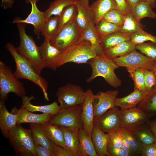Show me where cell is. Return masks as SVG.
I'll return each instance as SVG.
<instances>
[{
    "instance_id": "1",
    "label": "cell",
    "mask_w": 156,
    "mask_h": 156,
    "mask_svg": "<svg viewBox=\"0 0 156 156\" xmlns=\"http://www.w3.org/2000/svg\"><path fill=\"white\" fill-rule=\"evenodd\" d=\"M5 47L16 64V69L14 72L15 77L18 79H26L34 83L42 90L44 99L49 101L47 92L48 85L47 80L36 72L26 58L18 53L16 48L12 44L8 42Z\"/></svg>"
},
{
    "instance_id": "2",
    "label": "cell",
    "mask_w": 156,
    "mask_h": 156,
    "mask_svg": "<svg viewBox=\"0 0 156 156\" xmlns=\"http://www.w3.org/2000/svg\"><path fill=\"white\" fill-rule=\"evenodd\" d=\"M91 66L92 73L86 81L90 83L96 77H102L110 86L117 88L121 84V80L116 75L114 71L119 66L113 60L107 57L104 53L97 55L88 62Z\"/></svg>"
},
{
    "instance_id": "3",
    "label": "cell",
    "mask_w": 156,
    "mask_h": 156,
    "mask_svg": "<svg viewBox=\"0 0 156 156\" xmlns=\"http://www.w3.org/2000/svg\"><path fill=\"white\" fill-rule=\"evenodd\" d=\"M16 23L20 40V44L16 49L19 53L30 62L36 72L40 75L45 67L41 58L39 47L32 37L27 34L25 23Z\"/></svg>"
},
{
    "instance_id": "4",
    "label": "cell",
    "mask_w": 156,
    "mask_h": 156,
    "mask_svg": "<svg viewBox=\"0 0 156 156\" xmlns=\"http://www.w3.org/2000/svg\"><path fill=\"white\" fill-rule=\"evenodd\" d=\"M97 55L96 48L88 42L83 41L61 51L57 66L60 67L68 62L88 63L89 60Z\"/></svg>"
},
{
    "instance_id": "5",
    "label": "cell",
    "mask_w": 156,
    "mask_h": 156,
    "mask_svg": "<svg viewBox=\"0 0 156 156\" xmlns=\"http://www.w3.org/2000/svg\"><path fill=\"white\" fill-rule=\"evenodd\" d=\"M16 155L23 156H36L35 144L30 129L17 124L10 131L8 137Z\"/></svg>"
},
{
    "instance_id": "6",
    "label": "cell",
    "mask_w": 156,
    "mask_h": 156,
    "mask_svg": "<svg viewBox=\"0 0 156 156\" xmlns=\"http://www.w3.org/2000/svg\"><path fill=\"white\" fill-rule=\"evenodd\" d=\"M12 92L21 98L25 96V88L23 83L14 76L11 68L0 61V98L5 102L8 94Z\"/></svg>"
},
{
    "instance_id": "7",
    "label": "cell",
    "mask_w": 156,
    "mask_h": 156,
    "mask_svg": "<svg viewBox=\"0 0 156 156\" xmlns=\"http://www.w3.org/2000/svg\"><path fill=\"white\" fill-rule=\"evenodd\" d=\"M75 18L59 29L54 37L50 40L51 44L61 51L77 44L81 36L82 31L77 25Z\"/></svg>"
},
{
    "instance_id": "8",
    "label": "cell",
    "mask_w": 156,
    "mask_h": 156,
    "mask_svg": "<svg viewBox=\"0 0 156 156\" xmlns=\"http://www.w3.org/2000/svg\"><path fill=\"white\" fill-rule=\"evenodd\" d=\"M61 109L81 105L85 95V92L79 86L68 83L59 87L56 94Z\"/></svg>"
},
{
    "instance_id": "9",
    "label": "cell",
    "mask_w": 156,
    "mask_h": 156,
    "mask_svg": "<svg viewBox=\"0 0 156 156\" xmlns=\"http://www.w3.org/2000/svg\"><path fill=\"white\" fill-rule=\"evenodd\" d=\"M81 105H78L65 109H61L49 121L51 124L60 127L83 128L81 117Z\"/></svg>"
},
{
    "instance_id": "10",
    "label": "cell",
    "mask_w": 156,
    "mask_h": 156,
    "mask_svg": "<svg viewBox=\"0 0 156 156\" xmlns=\"http://www.w3.org/2000/svg\"><path fill=\"white\" fill-rule=\"evenodd\" d=\"M120 128L132 130L148 125L152 116L138 107L120 110Z\"/></svg>"
},
{
    "instance_id": "11",
    "label": "cell",
    "mask_w": 156,
    "mask_h": 156,
    "mask_svg": "<svg viewBox=\"0 0 156 156\" xmlns=\"http://www.w3.org/2000/svg\"><path fill=\"white\" fill-rule=\"evenodd\" d=\"M113 60L119 67L127 68L140 67L150 70H153L156 62L135 49L125 56L116 58Z\"/></svg>"
},
{
    "instance_id": "12",
    "label": "cell",
    "mask_w": 156,
    "mask_h": 156,
    "mask_svg": "<svg viewBox=\"0 0 156 156\" xmlns=\"http://www.w3.org/2000/svg\"><path fill=\"white\" fill-rule=\"evenodd\" d=\"M118 93L117 90H110L99 92L94 95L93 102L94 119L100 117L109 109L116 106L115 100Z\"/></svg>"
},
{
    "instance_id": "13",
    "label": "cell",
    "mask_w": 156,
    "mask_h": 156,
    "mask_svg": "<svg viewBox=\"0 0 156 156\" xmlns=\"http://www.w3.org/2000/svg\"><path fill=\"white\" fill-rule=\"evenodd\" d=\"M120 110L115 106L94 119V125L103 132L109 133L120 128Z\"/></svg>"
},
{
    "instance_id": "14",
    "label": "cell",
    "mask_w": 156,
    "mask_h": 156,
    "mask_svg": "<svg viewBox=\"0 0 156 156\" xmlns=\"http://www.w3.org/2000/svg\"><path fill=\"white\" fill-rule=\"evenodd\" d=\"M39 0H25L27 3H30L31 6L30 14L25 19L22 20L18 17H15L13 23H21L32 25L34 27V31L38 38L41 34L42 27L46 19L45 18L43 12L38 9L36 3Z\"/></svg>"
},
{
    "instance_id": "15",
    "label": "cell",
    "mask_w": 156,
    "mask_h": 156,
    "mask_svg": "<svg viewBox=\"0 0 156 156\" xmlns=\"http://www.w3.org/2000/svg\"><path fill=\"white\" fill-rule=\"evenodd\" d=\"M85 92V98L82 105L81 117L84 129L91 137L94 126V112L93 102L94 95L90 89Z\"/></svg>"
},
{
    "instance_id": "16",
    "label": "cell",
    "mask_w": 156,
    "mask_h": 156,
    "mask_svg": "<svg viewBox=\"0 0 156 156\" xmlns=\"http://www.w3.org/2000/svg\"><path fill=\"white\" fill-rule=\"evenodd\" d=\"M42 61L45 67L56 70L61 51L53 46L50 40L44 39L43 42L39 47Z\"/></svg>"
},
{
    "instance_id": "17",
    "label": "cell",
    "mask_w": 156,
    "mask_h": 156,
    "mask_svg": "<svg viewBox=\"0 0 156 156\" xmlns=\"http://www.w3.org/2000/svg\"><path fill=\"white\" fill-rule=\"evenodd\" d=\"M10 112L16 115L17 124L25 123L41 124L49 121L53 116L46 114H35L22 106L19 109L14 107Z\"/></svg>"
},
{
    "instance_id": "18",
    "label": "cell",
    "mask_w": 156,
    "mask_h": 156,
    "mask_svg": "<svg viewBox=\"0 0 156 156\" xmlns=\"http://www.w3.org/2000/svg\"><path fill=\"white\" fill-rule=\"evenodd\" d=\"M63 130L65 148L73 156H79V140L78 128L61 127Z\"/></svg>"
},
{
    "instance_id": "19",
    "label": "cell",
    "mask_w": 156,
    "mask_h": 156,
    "mask_svg": "<svg viewBox=\"0 0 156 156\" xmlns=\"http://www.w3.org/2000/svg\"><path fill=\"white\" fill-rule=\"evenodd\" d=\"M16 115L9 112L5 102H0V128L3 136L8 138L11 130L17 125Z\"/></svg>"
},
{
    "instance_id": "20",
    "label": "cell",
    "mask_w": 156,
    "mask_h": 156,
    "mask_svg": "<svg viewBox=\"0 0 156 156\" xmlns=\"http://www.w3.org/2000/svg\"><path fill=\"white\" fill-rule=\"evenodd\" d=\"M77 12L75 18L76 24L83 32L91 23H95L94 14L90 7H87L78 0L76 3Z\"/></svg>"
},
{
    "instance_id": "21",
    "label": "cell",
    "mask_w": 156,
    "mask_h": 156,
    "mask_svg": "<svg viewBox=\"0 0 156 156\" xmlns=\"http://www.w3.org/2000/svg\"><path fill=\"white\" fill-rule=\"evenodd\" d=\"M21 98L22 104L21 106L32 112H39L53 116L56 114L61 109L60 106L56 101L47 105L37 106L32 105L30 103L32 100L35 99L32 95L30 97L25 96Z\"/></svg>"
},
{
    "instance_id": "22",
    "label": "cell",
    "mask_w": 156,
    "mask_h": 156,
    "mask_svg": "<svg viewBox=\"0 0 156 156\" xmlns=\"http://www.w3.org/2000/svg\"><path fill=\"white\" fill-rule=\"evenodd\" d=\"M145 91L134 88L133 91L128 95L122 98H116L115 105L121 109H127L137 107L139 103L148 94Z\"/></svg>"
},
{
    "instance_id": "23",
    "label": "cell",
    "mask_w": 156,
    "mask_h": 156,
    "mask_svg": "<svg viewBox=\"0 0 156 156\" xmlns=\"http://www.w3.org/2000/svg\"><path fill=\"white\" fill-rule=\"evenodd\" d=\"M90 7L94 14L95 25L99 23L109 11L113 9H118L115 0H96Z\"/></svg>"
},
{
    "instance_id": "24",
    "label": "cell",
    "mask_w": 156,
    "mask_h": 156,
    "mask_svg": "<svg viewBox=\"0 0 156 156\" xmlns=\"http://www.w3.org/2000/svg\"><path fill=\"white\" fill-rule=\"evenodd\" d=\"M91 138L98 156H109L107 151L109 135L94 126Z\"/></svg>"
},
{
    "instance_id": "25",
    "label": "cell",
    "mask_w": 156,
    "mask_h": 156,
    "mask_svg": "<svg viewBox=\"0 0 156 156\" xmlns=\"http://www.w3.org/2000/svg\"><path fill=\"white\" fill-rule=\"evenodd\" d=\"M83 41L88 42L96 48L97 55H101L103 53L101 46V39L96 30L95 22L90 23L86 29L82 32L77 43Z\"/></svg>"
},
{
    "instance_id": "26",
    "label": "cell",
    "mask_w": 156,
    "mask_h": 156,
    "mask_svg": "<svg viewBox=\"0 0 156 156\" xmlns=\"http://www.w3.org/2000/svg\"><path fill=\"white\" fill-rule=\"evenodd\" d=\"M35 144L40 145L53 152L55 143L48 137L40 124L30 123Z\"/></svg>"
},
{
    "instance_id": "27",
    "label": "cell",
    "mask_w": 156,
    "mask_h": 156,
    "mask_svg": "<svg viewBox=\"0 0 156 156\" xmlns=\"http://www.w3.org/2000/svg\"><path fill=\"white\" fill-rule=\"evenodd\" d=\"M79 156H98L91 137L87 133L84 128L79 129Z\"/></svg>"
},
{
    "instance_id": "28",
    "label": "cell",
    "mask_w": 156,
    "mask_h": 156,
    "mask_svg": "<svg viewBox=\"0 0 156 156\" xmlns=\"http://www.w3.org/2000/svg\"><path fill=\"white\" fill-rule=\"evenodd\" d=\"M49 138L55 144L65 148L64 135L61 127L48 121L40 124Z\"/></svg>"
},
{
    "instance_id": "29",
    "label": "cell",
    "mask_w": 156,
    "mask_h": 156,
    "mask_svg": "<svg viewBox=\"0 0 156 156\" xmlns=\"http://www.w3.org/2000/svg\"><path fill=\"white\" fill-rule=\"evenodd\" d=\"M135 45L130 40L121 42L103 51L105 55L113 60L125 56L135 49Z\"/></svg>"
},
{
    "instance_id": "30",
    "label": "cell",
    "mask_w": 156,
    "mask_h": 156,
    "mask_svg": "<svg viewBox=\"0 0 156 156\" xmlns=\"http://www.w3.org/2000/svg\"><path fill=\"white\" fill-rule=\"evenodd\" d=\"M150 4L143 0L130 8V11L136 20L140 22L145 17L156 18V13L152 10Z\"/></svg>"
},
{
    "instance_id": "31",
    "label": "cell",
    "mask_w": 156,
    "mask_h": 156,
    "mask_svg": "<svg viewBox=\"0 0 156 156\" xmlns=\"http://www.w3.org/2000/svg\"><path fill=\"white\" fill-rule=\"evenodd\" d=\"M129 40V35L118 31L102 38L101 39V46L103 51L121 42Z\"/></svg>"
},
{
    "instance_id": "32",
    "label": "cell",
    "mask_w": 156,
    "mask_h": 156,
    "mask_svg": "<svg viewBox=\"0 0 156 156\" xmlns=\"http://www.w3.org/2000/svg\"><path fill=\"white\" fill-rule=\"evenodd\" d=\"M78 0H55L50 4L48 9L43 12L44 16L48 19L53 16H59L66 7L75 4Z\"/></svg>"
},
{
    "instance_id": "33",
    "label": "cell",
    "mask_w": 156,
    "mask_h": 156,
    "mask_svg": "<svg viewBox=\"0 0 156 156\" xmlns=\"http://www.w3.org/2000/svg\"><path fill=\"white\" fill-rule=\"evenodd\" d=\"M59 26V16H55L46 19L41 29V34L44 39L51 40L57 33Z\"/></svg>"
},
{
    "instance_id": "34",
    "label": "cell",
    "mask_w": 156,
    "mask_h": 156,
    "mask_svg": "<svg viewBox=\"0 0 156 156\" xmlns=\"http://www.w3.org/2000/svg\"><path fill=\"white\" fill-rule=\"evenodd\" d=\"M143 30L140 22L137 21L130 11L125 14L124 24L119 31L130 35L135 32Z\"/></svg>"
},
{
    "instance_id": "35",
    "label": "cell",
    "mask_w": 156,
    "mask_h": 156,
    "mask_svg": "<svg viewBox=\"0 0 156 156\" xmlns=\"http://www.w3.org/2000/svg\"><path fill=\"white\" fill-rule=\"evenodd\" d=\"M129 131L134 134L142 144H149L156 142V137L148 125Z\"/></svg>"
},
{
    "instance_id": "36",
    "label": "cell",
    "mask_w": 156,
    "mask_h": 156,
    "mask_svg": "<svg viewBox=\"0 0 156 156\" xmlns=\"http://www.w3.org/2000/svg\"><path fill=\"white\" fill-rule=\"evenodd\" d=\"M137 106L143 111L154 116L156 113V90L148 93Z\"/></svg>"
},
{
    "instance_id": "37",
    "label": "cell",
    "mask_w": 156,
    "mask_h": 156,
    "mask_svg": "<svg viewBox=\"0 0 156 156\" xmlns=\"http://www.w3.org/2000/svg\"><path fill=\"white\" fill-rule=\"evenodd\" d=\"M127 69L130 77L133 81L134 88L145 91L144 81L145 69L140 67L127 68Z\"/></svg>"
},
{
    "instance_id": "38",
    "label": "cell",
    "mask_w": 156,
    "mask_h": 156,
    "mask_svg": "<svg viewBox=\"0 0 156 156\" xmlns=\"http://www.w3.org/2000/svg\"><path fill=\"white\" fill-rule=\"evenodd\" d=\"M77 12L76 4L65 7L59 16L58 30L69 24L75 17Z\"/></svg>"
},
{
    "instance_id": "39",
    "label": "cell",
    "mask_w": 156,
    "mask_h": 156,
    "mask_svg": "<svg viewBox=\"0 0 156 156\" xmlns=\"http://www.w3.org/2000/svg\"><path fill=\"white\" fill-rule=\"evenodd\" d=\"M96 30L101 38L119 31L120 27L112 23L102 19L95 25Z\"/></svg>"
},
{
    "instance_id": "40",
    "label": "cell",
    "mask_w": 156,
    "mask_h": 156,
    "mask_svg": "<svg viewBox=\"0 0 156 156\" xmlns=\"http://www.w3.org/2000/svg\"><path fill=\"white\" fill-rule=\"evenodd\" d=\"M119 131L127 138L134 155H140L142 144L134 134L131 131L124 128H120Z\"/></svg>"
},
{
    "instance_id": "41",
    "label": "cell",
    "mask_w": 156,
    "mask_h": 156,
    "mask_svg": "<svg viewBox=\"0 0 156 156\" xmlns=\"http://www.w3.org/2000/svg\"><path fill=\"white\" fill-rule=\"evenodd\" d=\"M125 18V14L118 9H114L108 12L102 19L114 24L121 28L124 24Z\"/></svg>"
},
{
    "instance_id": "42",
    "label": "cell",
    "mask_w": 156,
    "mask_h": 156,
    "mask_svg": "<svg viewBox=\"0 0 156 156\" xmlns=\"http://www.w3.org/2000/svg\"><path fill=\"white\" fill-rule=\"evenodd\" d=\"M130 41L135 46L147 41L156 42V36L144 30L131 34L130 35Z\"/></svg>"
},
{
    "instance_id": "43",
    "label": "cell",
    "mask_w": 156,
    "mask_h": 156,
    "mask_svg": "<svg viewBox=\"0 0 156 156\" xmlns=\"http://www.w3.org/2000/svg\"><path fill=\"white\" fill-rule=\"evenodd\" d=\"M119 129L107 133L109 135L107 146V151L108 153L112 151L122 148L121 146V135Z\"/></svg>"
},
{
    "instance_id": "44",
    "label": "cell",
    "mask_w": 156,
    "mask_h": 156,
    "mask_svg": "<svg viewBox=\"0 0 156 156\" xmlns=\"http://www.w3.org/2000/svg\"><path fill=\"white\" fill-rule=\"evenodd\" d=\"M135 49L148 57L156 61V42L143 43L136 45Z\"/></svg>"
},
{
    "instance_id": "45",
    "label": "cell",
    "mask_w": 156,
    "mask_h": 156,
    "mask_svg": "<svg viewBox=\"0 0 156 156\" xmlns=\"http://www.w3.org/2000/svg\"><path fill=\"white\" fill-rule=\"evenodd\" d=\"M144 81L145 91L148 94L156 90V76L153 70L145 69Z\"/></svg>"
},
{
    "instance_id": "46",
    "label": "cell",
    "mask_w": 156,
    "mask_h": 156,
    "mask_svg": "<svg viewBox=\"0 0 156 156\" xmlns=\"http://www.w3.org/2000/svg\"><path fill=\"white\" fill-rule=\"evenodd\" d=\"M140 155L142 156H156V142L149 144H142Z\"/></svg>"
},
{
    "instance_id": "47",
    "label": "cell",
    "mask_w": 156,
    "mask_h": 156,
    "mask_svg": "<svg viewBox=\"0 0 156 156\" xmlns=\"http://www.w3.org/2000/svg\"><path fill=\"white\" fill-rule=\"evenodd\" d=\"M53 153V156H73L66 148L55 144Z\"/></svg>"
},
{
    "instance_id": "48",
    "label": "cell",
    "mask_w": 156,
    "mask_h": 156,
    "mask_svg": "<svg viewBox=\"0 0 156 156\" xmlns=\"http://www.w3.org/2000/svg\"><path fill=\"white\" fill-rule=\"evenodd\" d=\"M35 152L36 156H53L52 152L39 144H35Z\"/></svg>"
},
{
    "instance_id": "49",
    "label": "cell",
    "mask_w": 156,
    "mask_h": 156,
    "mask_svg": "<svg viewBox=\"0 0 156 156\" xmlns=\"http://www.w3.org/2000/svg\"><path fill=\"white\" fill-rule=\"evenodd\" d=\"M120 133L121 138V147L125 150L132 153L133 155H135L130 146L127 138L123 134L120 132Z\"/></svg>"
},
{
    "instance_id": "50",
    "label": "cell",
    "mask_w": 156,
    "mask_h": 156,
    "mask_svg": "<svg viewBox=\"0 0 156 156\" xmlns=\"http://www.w3.org/2000/svg\"><path fill=\"white\" fill-rule=\"evenodd\" d=\"M118 7V9L125 14L130 10V8L127 5L125 0H115Z\"/></svg>"
},
{
    "instance_id": "51",
    "label": "cell",
    "mask_w": 156,
    "mask_h": 156,
    "mask_svg": "<svg viewBox=\"0 0 156 156\" xmlns=\"http://www.w3.org/2000/svg\"><path fill=\"white\" fill-rule=\"evenodd\" d=\"M14 2V0H1V6L4 9L11 8Z\"/></svg>"
},
{
    "instance_id": "52",
    "label": "cell",
    "mask_w": 156,
    "mask_h": 156,
    "mask_svg": "<svg viewBox=\"0 0 156 156\" xmlns=\"http://www.w3.org/2000/svg\"><path fill=\"white\" fill-rule=\"evenodd\" d=\"M144 0H125V2L129 8L134 6Z\"/></svg>"
},
{
    "instance_id": "53",
    "label": "cell",
    "mask_w": 156,
    "mask_h": 156,
    "mask_svg": "<svg viewBox=\"0 0 156 156\" xmlns=\"http://www.w3.org/2000/svg\"><path fill=\"white\" fill-rule=\"evenodd\" d=\"M149 126L156 137V119L149 122Z\"/></svg>"
},
{
    "instance_id": "54",
    "label": "cell",
    "mask_w": 156,
    "mask_h": 156,
    "mask_svg": "<svg viewBox=\"0 0 156 156\" xmlns=\"http://www.w3.org/2000/svg\"><path fill=\"white\" fill-rule=\"evenodd\" d=\"M147 2L150 5L152 8H154L156 7V0H144Z\"/></svg>"
},
{
    "instance_id": "55",
    "label": "cell",
    "mask_w": 156,
    "mask_h": 156,
    "mask_svg": "<svg viewBox=\"0 0 156 156\" xmlns=\"http://www.w3.org/2000/svg\"><path fill=\"white\" fill-rule=\"evenodd\" d=\"M89 0H79V1L87 7H89Z\"/></svg>"
},
{
    "instance_id": "56",
    "label": "cell",
    "mask_w": 156,
    "mask_h": 156,
    "mask_svg": "<svg viewBox=\"0 0 156 156\" xmlns=\"http://www.w3.org/2000/svg\"><path fill=\"white\" fill-rule=\"evenodd\" d=\"M153 70L156 76V62L153 67Z\"/></svg>"
}]
</instances>
